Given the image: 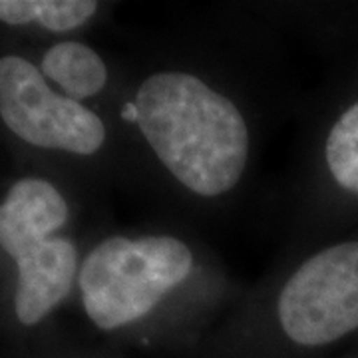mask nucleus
<instances>
[{
	"label": "nucleus",
	"instance_id": "6e6552de",
	"mask_svg": "<svg viewBox=\"0 0 358 358\" xmlns=\"http://www.w3.org/2000/svg\"><path fill=\"white\" fill-rule=\"evenodd\" d=\"M324 159L334 181L358 195V102L334 122L324 143Z\"/></svg>",
	"mask_w": 358,
	"mask_h": 358
},
{
	"label": "nucleus",
	"instance_id": "0eeeda50",
	"mask_svg": "<svg viewBox=\"0 0 358 358\" xmlns=\"http://www.w3.org/2000/svg\"><path fill=\"white\" fill-rule=\"evenodd\" d=\"M98 10L94 0H0V22L26 26L38 22L50 32H68L86 24Z\"/></svg>",
	"mask_w": 358,
	"mask_h": 358
},
{
	"label": "nucleus",
	"instance_id": "20e7f679",
	"mask_svg": "<svg viewBox=\"0 0 358 358\" xmlns=\"http://www.w3.org/2000/svg\"><path fill=\"white\" fill-rule=\"evenodd\" d=\"M281 331L299 346L336 343L358 329V241L327 247L291 273L277 299Z\"/></svg>",
	"mask_w": 358,
	"mask_h": 358
},
{
	"label": "nucleus",
	"instance_id": "7ed1b4c3",
	"mask_svg": "<svg viewBox=\"0 0 358 358\" xmlns=\"http://www.w3.org/2000/svg\"><path fill=\"white\" fill-rule=\"evenodd\" d=\"M193 251L173 235H112L84 257L78 285L88 319L115 331L148 317L193 271Z\"/></svg>",
	"mask_w": 358,
	"mask_h": 358
},
{
	"label": "nucleus",
	"instance_id": "423d86ee",
	"mask_svg": "<svg viewBox=\"0 0 358 358\" xmlns=\"http://www.w3.org/2000/svg\"><path fill=\"white\" fill-rule=\"evenodd\" d=\"M40 72L76 102L98 96L108 84V66L102 56L78 40L54 44L44 54Z\"/></svg>",
	"mask_w": 358,
	"mask_h": 358
},
{
	"label": "nucleus",
	"instance_id": "39448f33",
	"mask_svg": "<svg viewBox=\"0 0 358 358\" xmlns=\"http://www.w3.org/2000/svg\"><path fill=\"white\" fill-rule=\"evenodd\" d=\"M0 117L34 148L94 155L106 143L102 117L50 88L40 68L22 56L0 58Z\"/></svg>",
	"mask_w": 358,
	"mask_h": 358
},
{
	"label": "nucleus",
	"instance_id": "f257e3e1",
	"mask_svg": "<svg viewBox=\"0 0 358 358\" xmlns=\"http://www.w3.org/2000/svg\"><path fill=\"white\" fill-rule=\"evenodd\" d=\"M122 115L140 128L159 164L187 192L209 199L239 185L251 152L245 115L199 76L155 72Z\"/></svg>",
	"mask_w": 358,
	"mask_h": 358
},
{
	"label": "nucleus",
	"instance_id": "f03ea898",
	"mask_svg": "<svg viewBox=\"0 0 358 358\" xmlns=\"http://www.w3.org/2000/svg\"><path fill=\"white\" fill-rule=\"evenodd\" d=\"M68 217L64 195L40 178L14 181L0 203V249L16 263L14 313L26 327L46 319L78 279L76 245L56 235Z\"/></svg>",
	"mask_w": 358,
	"mask_h": 358
}]
</instances>
